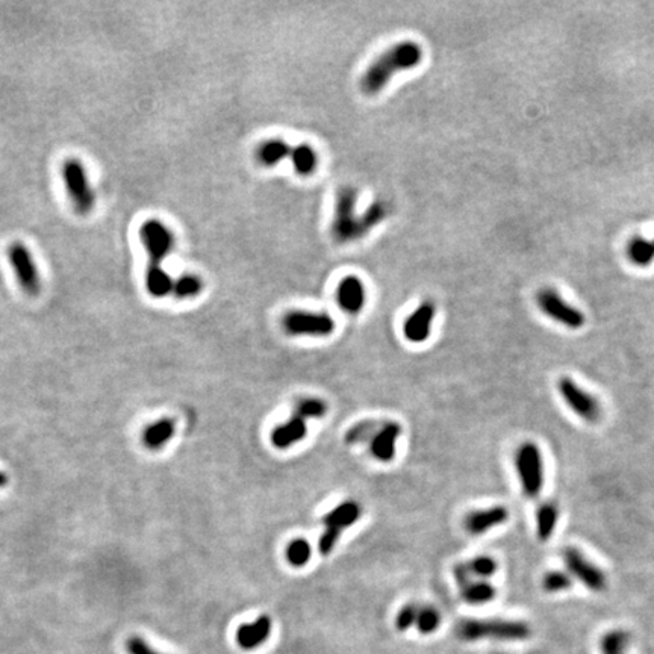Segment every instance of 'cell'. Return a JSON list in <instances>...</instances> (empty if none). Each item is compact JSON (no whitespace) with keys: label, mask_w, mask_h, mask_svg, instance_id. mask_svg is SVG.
Wrapping results in <instances>:
<instances>
[{"label":"cell","mask_w":654,"mask_h":654,"mask_svg":"<svg viewBox=\"0 0 654 654\" xmlns=\"http://www.w3.org/2000/svg\"><path fill=\"white\" fill-rule=\"evenodd\" d=\"M139 238L149 253L146 271V288L157 299L167 297L173 291V282L168 272L162 268V262L175 247V237L166 224L159 220H147L139 228Z\"/></svg>","instance_id":"1"},{"label":"cell","mask_w":654,"mask_h":654,"mask_svg":"<svg viewBox=\"0 0 654 654\" xmlns=\"http://www.w3.org/2000/svg\"><path fill=\"white\" fill-rule=\"evenodd\" d=\"M356 200L357 192L352 186H342L337 192L332 233L338 243H347V241L365 237L386 217V205L380 201L373 204L362 217H356Z\"/></svg>","instance_id":"2"},{"label":"cell","mask_w":654,"mask_h":654,"mask_svg":"<svg viewBox=\"0 0 654 654\" xmlns=\"http://www.w3.org/2000/svg\"><path fill=\"white\" fill-rule=\"evenodd\" d=\"M423 58L422 46L414 41H403L385 52L367 68L361 79L365 95H377L386 87L397 72L417 67Z\"/></svg>","instance_id":"3"},{"label":"cell","mask_w":654,"mask_h":654,"mask_svg":"<svg viewBox=\"0 0 654 654\" xmlns=\"http://www.w3.org/2000/svg\"><path fill=\"white\" fill-rule=\"evenodd\" d=\"M457 633L464 641H523L532 635V630L523 621L465 620L457 626Z\"/></svg>","instance_id":"4"},{"label":"cell","mask_w":654,"mask_h":654,"mask_svg":"<svg viewBox=\"0 0 654 654\" xmlns=\"http://www.w3.org/2000/svg\"><path fill=\"white\" fill-rule=\"evenodd\" d=\"M513 462H515L521 490L527 498L533 500L541 494L545 479L541 447L533 441L521 442L515 451Z\"/></svg>","instance_id":"5"},{"label":"cell","mask_w":654,"mask_h":654,"mask_svg":"<svg viewBox=\"0 0 654 654\" xmlns=\"http://www.w3.org/2000/svg\"><path fill=\"white\" fill-rule=\"evenodd\" d=\"M557 393L573 414L588 424H595L602 419L603 408L595 395L586 391L571 377L564 376L557 380Z\"/></svg>","instance_id":"6"},{"label":"cell","mask_w":654,"mask_h":654,"mask_svg":"<svg viewBox=\"0 0 654 654\" xmlns=\"http://www.w3.org/2000/svg\"><path fill=\"white\" fill-rule=\"evenodd\" d=\"M62 177H64L68 197L76 211L81 215L90 214L95 208L96 197L85 167L77 159H68L62 166Z\"/></svg>","instance_id":"7"},{"label":"cell","mask_w":654,"mask_h":654,"mask_svg":"<svg viewBox=\"0 0 654 654\" xmlns=\"http://www.w3.org/2000/svg\"><path fill=\"white\" fill-rule=\"evenodd\" d=\"M536 305L544 315L551 318L553 321L562 324L570 330H579L586 323V317L580 309L568 303L553 288H542L536 295Z\"/></svg>","instance_id":"8"},{"label":"cell","mask_w":654,"mask_h":654,"mask_svg":"<svg viewBox=\"0 0 654 654\" xmlns=\"http://www.w3.org/2000/svg\"><path fill=\"white\" fill-rule=\"evenodd\" d=\"M564 564L566 573L571 575L573 580L580 582L588 589L594 591V593H603L607 588V575L604 571L593 560H589L585 553H582L579 548H565Z\"/></svg>","instance_id":"9"},{"label":"cell","mask_w":654,"mask_h":654,"mask_svg":"<svg viewBox=\"0 0 654 654\" xmlns=\"http://www.w3.org/2000/svg\"><path fill=\"white\" fill-rule=\"evenodd\" d=\"M8 259H10L15 277H17L23 291L32 295V297L40 294L41 276L29 248L20 241H15V243L8 247Z\"/></svg>","instance_id":"10"},{"label":"cell","mask_w":654,"mask_h":654,"mask_svg":"<svg viewBox=\"0 0 654 654\" xmlns=\"http://www.w3.org/2000/svg\"><path fill=\"white\" fill-rule=\"evenodd\" d=\"M284 329L293 337H327L335 330V321L323 313L293 310L284 317Z\"/></svg>","instance_id":"11"},{"label":"cell","mask_w":654,"mask_h":654,"mask_svg":"<svg viewBox=\"0 0 654 654\" xmlns=\"http://www.w3.org/2000/svg\"><path fill=\"white\" fill-rule=\"evenodd\" d=\"M509 515L511 513L504 506H493V508L488 509L470 512L468 515L465 517L464 526L465 531L470 535L480 536L498 526H503L506 521L509 519Z\"/></svg>","instance_id":"12"},{"label":"cell","mask_w":654,"mask_h":654,"mask_svg":"<svg viewBox=\"0 0 654 654\" xmlns=\"http://www.w3.org/2000/svg\"><path fill=\"white\" fill-rule=\"evenodd\" d=\"M435 317V306L430 301L423 303L417 310L409 315L404 323L403 333L410 342H424L430 335L432 321Z\"/></svg>","instance_id":"13"},{"label":"cell","mask_w":654,"mask_h":654,"mask_svg":"<svg viewBox=\"0 0 654 654\" xmlns=\"http://www.w3.org/2000/svg\"><path fill=\"white\" fill-rule=\"evenodd\" d=\"M271 635V620L267 615H262L256 621L239 626L237 630V644L243 650H255L267 642Z\"/></svg>","instance_id":"14"},{"label":"cell","mask_w":654,"mask_h":654,"mask_svg":"<svg viewBox=\"0 0 654 654\" xmlns=\"http://www.w3.org/2000/svg\"><path fill=\"white\" fill-rule=\"evenodd\" d=\"M338 305L350 314H357L365 305V286L356 276L341 280L337 290Z\"/></svg>","instance_id":"15"},{"label":"cell","mask_w":654,"mask_h":654,"mask_svg":"<svg viewBox=\"0 0 654 654\" xmlns=\"http://www.w3.org/2000/svg\"><path fill=\"white\" fill-rule=\"evenodd\" d=\"M402 433V427L397 423H385L380 427L375 438L370 442L371 455L380 462L393 461L395 455V442Z\"/></svg>","instance_id":"16"},{"label":"cell","mask_w":654,"mask_h":654,"mask_svg":"<svg viewBox=\"0 0 654 654\" xmlns=\"http://www.w3.org/2000/svg\"><path fill=\"white\" fill-rule=\"evenodd\" d=\"M306 419L294 415L293 418L288 419L286 423L277 426L276 429L272 430L271 442L275 447L284 450L294 446L295 442L301 441L306 436Z\"/></svg>","instance_id":"17"},{"label":"cell","mask_w":654,"mask_h":654,"mask_svg":"<svg viewBox=\"0 0 654 654\" xmlns=\"http://www.w3.org/2000/svg\"><path fill=\"white\" fill-rule=\"evenodd\" d=\"M361 517V506L356 502H344L323 518L324 528L342 533L344 528L355 524Z\"/></svg>","instance_id":"18"},{"label":"cell","mask_w":654,"mask_h":654,"mask_svg":"<svg viewBox=\"0 0 654 654\" xmlns=\"http://www.w3.org/2000/svg\"><path fill=\"white\" fill-rule=\"evenodd\" d=\"M176 432V423L171 418H162L159 422L152 423L147 429H144L141 441L144 447L149 450H161L166 444L173 438Z\"/></svg>","instance_id":"19"},{"label":"cell","mask_w":654,"mask_h":654,"mask_svg":"<svg viewBox=\"0 0 654 654\" xmlns=\"http://www.w3.org/2000/svg\"><path fill=\"white\" fill-rule=\"evenodd\" d=\"M559 521V508L551 502L542 503L538 512H536V535H538L539 541H548Z\"/></svg>","instance_id":"20"},{"label":"cell","mask_w":654,"mask_h":654,"mask_svg":"<svg viewBox=\"0 0 654 654\" xmlns=\"http://www.w3.org/2000/svg\"><path fill=\"white\" fill-rule=\"evenodd\" d=\"M461 597L468 604H485L497 597V589L486 580H473L461 588Z\"/></svg>","instance_id":"21"},{"label":"cell","mask_w":654,"mask_h":654,"mask_svg":"<svg viewBox=\"0 0 654 654\" xmlns=\"http://www.w3.org/2000/svg\"><path fill=\"white\" fill-rule=\"evenodd\" d=\"M627 258L636 267H648L654 261L653 239L635 237L627 244Z\"/></svg>","instance_id":"22"},{"label":"cell","mask_w":654,"mask_h":654,"mask_svg":"<svg viewBox=\"0 0 654 654\" xmlns=\"http://www.w3.org/2000/svg\"><path fill=\"white\" fill-rule=\"evenodd\" d=\"M291 149L293 147L285 143L284 139H268V141L262 143L258 149V159L264 166H276L284 158L290 157Z\"/></svg>","instance_id":"23"},{"label":"cell","mask_w":654,"mask_h":654,"mask_svg":"<svg viewBox=\"0 0 654 654\" xmlns=\"http://www.w3.org/2000/svg\"><path fill=\"white\" fill-rule=\"evenodd\" d=\"M290 158L294 164L295 171L301 176L313 175L317 168V164H318L317 153L313 147L308 144H299L293 147Z\"/></svg>","instance_id":"24"},{"label":"cell","mask_w":654,"mask_h":654,"mask_svg":"<svg viewBox=\"0 0 654 654\" xmlns=\"http://www.w3.org/2000/svg\"><path fill=\"white\" fill-rule=\"evenodd\" d=\"M382 426L384 424H380L379 422H376V419H365V422L357 423L347 430L346 442L350 444V446H356V444H362V442H371V439L375 438Z\"/></svg>","instance_id":"25"},{"label":"cell","mask_w":654,"mask_h":654,"mask_svg":"<svg viewBox=\"0 0 654 654\" xmlns=\"http://www.w3.org/2000/svg\"><path fill=\"white\" fill-rule=\"evenodd\" d=\"M630 636L622 628H615L603 635L600 641V650L602 654H624V650L628 645Z\"/></svg>","instance_id":"26"},{"label":"cell","mask_w":654,"mask_h":654,"mask_svg":"<svg viewBox=\"0 0 654 654\" xmlns=\"http://www.w3.org/2000/svg\"><path fill=\"white\" fill-rule=\"evenodd\" d=\"M201 288H204V284H201V280L197 276L182 275L173 282V291H171V294H175V297L182 300L192 299L200 294Z\"/></svg>","instance_id":"27"},{"label":"cell","mask_w":654,"mask_h":654,"mask_svg":"<svg viewBox=\"0 0 654 654\" xmlns=\"http://www.w3.org/2000/svg\"><path fill=\"white\" fill-rule=\"evenodd\" d=\"M573 577L566 571H548L547 574H544L542 577V589L548 594H559V593H565L570 588H573Z\"/></svg>","instance_id":"28"},{"label":"cell","mask_w":654,"mask_h":654,"mask_svg":"<svg viewBox=\"0 0 654 654\" xmlns=\"http://www.w3.org/2000/svg\"><path fill=\"white\" fill-rule=\"evenodd\" d=\"M465 564L474 580H486L489 577H493L498 568L495 559H493L490 556H477Z\"/></svg>","instance_id":"29"},{"label":"cell","mask_w":654,"mask_h":654,"mask_svg":"<svg viewBox=\"0 0 654 654\" xmlns=\"http://www.w3.org/2000/svg\"><path fill=\"white\" fill-rule=\"evenodd\" d=\"M310 545L305 539H294L286 547V559L293 566H303L310 559Z\"/></svg>","instance_id":"30"},{"label":"cell","mask_w":654,"mask_h":654,"mask_svg":"<svg viewBox=\"0 0 654 654\" xmlns=\"http://www.w3.org/2000/svg\"><path fill=\"white\" fill-rule=\"evenodd\" d=\"M327 404L320 399H303L295 404V415L306 418H321L326 415Z\"/></svg>","instance_id":"31"},{"label":"cell","mask_w":654,"mask_h":654,"mask_svg":"<svg viewBox=\"0 0 654 654\" xmlns=\"http://www.w3.org/2000/svg\"><path fill=\"white\" fill-rule=\"evenodd\" d=\"M417 627L419 630V633L423 635H430L436 632V628L441 624V615L439 612L433 609V607H423V609L418 611V617H417Z\"/></svg>","instance_id":"32"},{"label":"cell","mask_w":654,"mask_h":654,"mask_svg":"<svg viewBox=\"0 0 654 654\" xmlns=\"http://www.w3.org/2000/svg\"><path fill=\"white\" fill-rule=\"evenodd\" d=\"M418 611L419 609L415 604L404 606L403 609L399 613H397V618H395L397 630H400V632H406V630H409L412 626H414L417 622Z\"/></svg>","instance_id":"33"},{"label":"cell","mask_w":654,"mask_h":654,"mask_svg":"<svg viewBox=\"0 0 654 654\" xmlns=\"http://www.w3.org/2000/svg\"><path fill=\"white\" fill-rule=\"evenodd\" d=\"M126 650L129 654H162L157 650H153L150 645L139 636L129 637V640L126 641Z\"/></svg>","instance_id":"34"},{"label":"cell","mask_w":654,"mask_h":654,"mask_svg":"<svg viewBox=\"0 0 654 654\" xmlns=\"http://www.w3.org/2000/svg\"><path fill=\"white\" fill-rule=\"evenodd\" d=\"M8 476H6V473L0 470V488H5L8 485Z\"/></svg>","instance_id":"35"},{"label":"cell","mask_w":654,"mask_h":654,"mask_svg":"<svg viewBox=\"0 0 654 654\" xmlns=\"http://www.w3.org/2000/svg\"><path fill=\"white\" fill-rule=\"evenodd\" d=\"M653 244H654V239H653Z\"/></svg>","instance_id":"36"}]
</instances>
